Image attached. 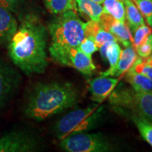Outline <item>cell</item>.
Returning a JSON list of instances; mask_svg holds the SVG:
<instances>
[{"mask_svg": "<svg viewBox=\"0 0 152 152\" xmlns=\"http://www.w3.org/2000/svg\"><path fill=\"white\" fill-rule=\"evenodd\" d=\"M102 108L98 104L85 109H79L58 120L54 126V132L58 140L75 133L86 132L93 129L100 122Z\"/></svg>", "mask_w": 152, "mask_h": 152, "instance_id": "4", "label": "cell"}, {"mask_svg": "<svg viewBox=\"0 0 152 152\" xmlns=\"http://www.w3.org/2000/svg\"><path fill=\"white\" fill-rule=\"evenodd\" d=\"M18 26V22L11 11L0 4V47L8 45Z\"/></svg>", "mask_w": 152, "mask_h": 152, "instance_id": "13", "label": "cell"}, {"mask_svg": "<svg viewBox=\"0 0 152 152\" xmlns=\"http://www.w3.org/2000/svg\"><path fill=\"white\" fill-rule=\"evenodd\" d=\"M135 51L137 54L140 57L143 58H148L152 54V35H150L147 37V39L136 47Z\"/></svg>", "mask_w": 152, "mask_h": 152, "instance_id": "25", "label": "cell"}, {"mask_svg": "<svg viewBox=\"0 0 152 152\" xmlns=\"http://www.w3.org/2000/svg\"><path fill=\"white\" fill-rule=\"evenodd\" d=\"M137 57V54L135 49L132 45L127 47L121 52V56L116 64L113 67L109 68L107 71L101 73L100 75L101 76H106V77L121 76L128 71L129 68L133 65Z\"/></svg>", "mask_w": 152, "mask_h": 152, "instance_id": "12", "label": "cell"}, {"mask_svg": "<svg viewBox=\"0 0 152 152\" xmlns=\"http://www.w3.org/2000/svg\"><path fill=\"white\" fill-rule=\"evenodd\" d=\"M20 84L19 73L0 58V111L12 98Z\"/></svg>", "mask_w": 152, "mask_h": 152, "instance_id": "9", "label": "cell"}, {"mask_svg": "<svg viewBox=\"0 0 152 152\" xmlns=\"http://www.w3.org/2000/svg\"><path fill=\"white\" fill-rule=\"evenodd\" d=\"M50 56L57 64L75 68L85 75H92L96 69L92 56L85 54L78 47L53 53Z\"/></svg>", "mask_w": 152, "mask_h": 152, "instance_id": "8", "label": "cell"}, {"mask_svg": "<svg viewBox=\"0 0 152 152\" xmlns=\"http://www.w3.org/2000/svg\"><path fill=\"white\" fill-rule=\"evenodd\" d=\"M132 1H134V2H135V0H132Z\"/></svg>", "mask_w": 152, "mask_h": 152, "instance_id": "28", "label": "cell"}, {"mask_svg": "<svg viewBox=\"0 0 152 152\" xmlns=\"http://www.w3.org/2000/svg\"><path fill=\"white\" fill-rule=\"evenodd\" d=\"M130 115L142 138L152 147V122L137 114H131Z\"/></svg>", "mask_w": 152, "mask_h": 152, "instance_id": "19", "label": "cell"}, {"mask_svg": "<svg viewBox=\"0 0 152 152\" xmlns=\"http://www.w3.org/2000/svg\"><path fill=\"white\" fill-rule=\"evenodd\" d=\"M125 6V19L131 33L144 23V17L132 0H122Z\"/></svg>", "mask_w": 152, "mask_h": 152, "instance_id": "16", "label": "cell"}, {"mask_svg": "<svg viewBox=\"0 0 152 152\" xmlns=\"http://www.w3.org/2000/svg\"><path fill=\"white\" fill-rule=\"evenodd\" d=\"M119 82V78L101 76L89 82V90L92 100L102 103L113 92Z\"/></svg>", "mask_w": 152, "mask_h": 152, "instance_id": "11", "label": "cell"}, {"mask_svg": "<svg viewBox=\"0 0 152 152\" xmlns=\"http://www.w3.org/2000/svg\"><path fill=\"white\" fill-rule=\"evenodd\" d=\"M99 23L104 29L111 33L123 46L127 47L132 45V33L125 22H121L111 15L102 13Z\"/></svg>", "mask_w": 152, "mask_h": 152, "instance_id": "10", "label": "cell"}, {"mask_svg": "<svg viewBox=\"0 0 152 152\" xmlns=\"http://www.w3.org/2000/svg\"><path fill=\"white\" fill-rule=\"evenodd\" d=\"M78 99V90L71 83H39L28 95L24 112L29 118L43 121L72 107Z\"/></svg>", "mask_w": 152, "mask_h": 152, "instance_id": "2", "label": "cell"}, {"mask_svg": "<svg viewBox=\"0 0 152 152\" xmlns=\"http://www.w3.org/2000/svg\"><path fill=\"white\" fill-rule=\"evenodd\" d=\"M126 80L132 88L136 91H151L152 90V81L145 75L137 72L132 66L125 73Z\"/></svg>", "mask_w": 152, "mask_h": 152, "instance_id": "17", "label": "cell"}, {"mask_svg": "<svg viewBox=\"0 0 152 152\" xmlns=\"http://www.w3.org/2000/svg\"><path fill=\"white\" fill-rule=\"evenodd\" d=\"M92 1H96V2L100 4H103L104 2V0H92Z\"/></svg>", "mask_w": 152, "mask_h": 152, "instance_id": "27", "label": "cell"}, {"mask_svg": "<svg viewBox=\"0 0 152 152\" xmlns=\"http://www.w3.org/2000/svg\"></svg>", "mask_w": 152, "mask_h": 152, "instance_id": "29", "label": "cell"}, {"mask_svg": "<svg viewBox=\"0 0 152 152\" xmlns=\"http://www.w3.org/2000/svg\"><path fill=\"white\" fill-rule=\"evenodd\" d=\"M103 13L111 15L120 21L125 22V9L122 0H104Z\"/></svg>", "mask_w": 152, "mask_h": 152, "instance_id": "18", "label": "cell"}, {"mask_svg": "<svg viewBox=\"0 0 152 152\" xmlns=\"http://www.w3.org/2000/svg\"><path fill=\"white\" fill-rule=\"evenodd\" d=\"M78 49L85 54L90 56L99 50V47L95 42L94 38L91 37H85L79 45Z\"/></svg>", "mask_w": 152, "mask_h": 152, "instance_id": "24", "label": "cell"}, {"mask_svg": "<svg viewBox=\"0 0 152 152\" xmlns=\"http://www.w3.org/2000/svg\"><path fill=\"white\" fill-rule=\"evenodd\" d=\"M85 37L94 38L99 48L104 44L118 42L116 38L111 33L101 26L99 21L89 20L88 22L85 23Z\"/></svg>", "mask_w": 152, "mask_h": 152, "instance_id": "14", "label": "cell"}, {"mask_svg": "<svg viewBox=\"0 0 152 152\" xmlns=\"http://www.w3.org/2000/svg\"><path fill=\"white\" fill-rule=\"evenodd\" d=\"M151 34V29L146 26L145 24L142 25L137 28L134 32V36L132 37V46L134 49L141 45L143 42L147 39V37Z\"/></svg>", "mask_w": 152, "mask_h": 152, "instance_id": "23", "label": "cell"}, {"mask_svg": "<svg viewBox=\"0 0 152 152\" xmlns=\"http://www.w3.org/2000/svg\"><path fill=\"white\" fill-rule=\"evenodd\" d=\"M121 52L122 49L118 42H113L108 45L106 50L105 59L109 61L110 68L113 67L116 64L121 56Z\"/></svg>", "mask_w": 152, "mask_h": 152, "instance_id": "21", "label": "cell"}, {"mask_svg": "<svg viewBox=\"0 0 152 152\" xmlns=\"http://www.w3.org/2000/svg\"><path fill=\"white\" fill-rule=\"evenodd\" d=\"M23 0H0V4L10 11H14Z\"/></svg>", "mask_w": 152, "mask_h": 152, "instance_id": "26", "label": "cell"}, {"mask_svg": "<svg viewBox=\"0 0 152 152\" xmlns=\"http://www.w3.org/2000/svg\"><path fill=\"white\" fill-rule=\"evenodd\" d=\"M61 147L67 152H106L113 149L109 139L103 134L77 132L61 140Z\"/></svg>", "mask_w": 152, "mask_h": 152, "instance_id": "6", "label": "cell"}, {"mask_svg": "<svg viewBox=\"0 0 152 152\" xmlns=\"http://www.w3.org/2000/svg\"><path fill=\"white\" fill-rule=\"evenodd\" d=\"M85 26L73 10L56 15L47 26L51 37L49 54L77 48L85 37Z\"/></svg>", "mask_w": 152, "mask_h": 152, "instance_id": "3", "label": "cell"}, {"mask_svg": "<svg viewBox=\"0 0 152 152\" xmlns=\"http://www.w3.org/2000/svg\"><path fill=\"white\" fill-rule=\"evenodd\" d=\"M39 139L23 130H12L0 137V152H33L41 149Z\"/></svg>", "mask_w": 152, "mask_h": 152, "instance_id": "7", "label": "cell"}, {"mask_svg": "<svg viewBox=\"0 0 152 152\" xmlns=\"http://www.w3.org/2000/svg\"><path fill=\"white\" fill-rule=\"evenodd\" d=\"M135 3L148 25L152 26V0H135Z\"/></svg>", "mask_w": 152, "mask_h": 152, "instance_id": "22", "label": "cell"}, {"mask_svg": "<svg viewBox=\"0 0 152 152\" xmlns=\"http://www.w3.org/2000/svg\"><path fill=\"white\" fill-rule=\"evenodd\" d=\"M44 2L47 10L54 15L76 10L75 0H44Z\"/></svg>", "mask_w": 152, "mask_h": 152, "instance_id": "20", "label": "cell"}, {"mask_svg": "<svg viewBox=\"0 0 152 152\" xmlns=\"http://www.w3.org/2000/svg\"><path fill=\"white\" fill-rule=\"evenodd\" d=\"M151 35H152V34H151Z\"/></svg>", "mask_w": 152, "mask_h": 152, "instance_id": "30", "label": "cell"}, {"mask_svg": "<svg viewBox=\"0 0 152 152\" xmlns=\"http://www.w3.org/2000/svg\"><path fill=\"white\" fill-rule=\"evenodd\" d=\"M110 102L119 110L137 114L152 122V90L136 91L121 87L110 94Z\"/></svg>", "mask_w": 152, "mask_h": 152, "instance_id": "5", "label": "cell"}, {"mask_svg": "<svg viewBox=\"0 0 152 152\" xmlns=\"http://www.w3.org/2000/svg\"><path fill=\"white\" fill-rule=\"evenodd\" d=\"M75 8L82 15L94 21H99L103 13V7L100 4L92 0H75Z\"/></svg>", "mask_w": 152, "mask_h": 152, "instance_id": "15", "label": "cell"}, {"mask_svg": "<svg viewBox=\"0 0 152 152\" xmlns=\"http://www.w3.org/2000/svg\"><path fill=\"white\" fill-rule=\"evenodd\" d=\"M48 35V29L37 15L26 14L20 20L7 45L12 62L26 75L41 74L46 71Z\"/></svg>", "mask_w": 152, "mask_h": 152, "instance_id": "1", "label": "cell"}]
</instances>
